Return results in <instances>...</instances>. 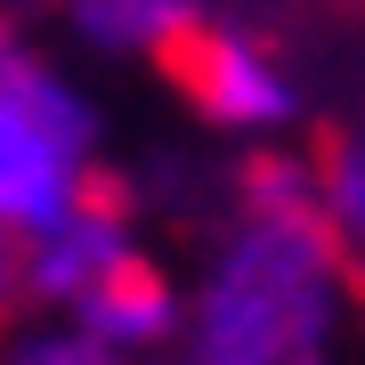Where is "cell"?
Masks as SVG:
<instances>
[{
	"label": "cell",
	"mask_w": 365,
	"mask_h": 365,
	"mask_svg": "<svg viewBox=\"0 0 365 365\" xmlns=\"http://www.w3.org/2000/svg\"><path fill=\"white\" fill-rule=\"evenodd\" d=\"M349 317V252L292 155L244 163V203L187 292L179 365H333Z\"/></svg>",
	"instance_id": "cell-1"
},
{
	"label": "cell",
	"mask_w": 365,
	"mask_h": 365,
	"mask_svg": "<svg viewBox=\"0 0 365 365\" xmlns=\"http://www.w3.org/2000/svg\"><path fill=\"white\" fill-rule=\"evenodd\" d=\"M98 195V106L57 57L0 41V227L25 244Z\"/></svg>",
	"instance_id": "cell-2"
},
{
	"label": "cell",
	"mask_w": 365,
	"mask_h": 365,
	"mask_svg": "<svg viewBox=\"0 0 365 365\" xmlns=\"http://www.w3.org/2000/svg\"><path fill=\"white\" fill-rule=\"evenodd\" d=\"M170 73L195 98V114L227 138H284L300 122V81L276 66V49H260L252 33L211 25V16L170 49Z\"/></svg>",
	"instance_id": "cell-3"
},
{
	"label": "cell",
	"mask_w": 365,
	"mask_h": 365,
	"mask_svg": "<svg viewBox=\"0 0 365 365\" xmlns=\"http://www.w3.org/2000/svg\"><path fill=\"white\" fill-rule=\"evenodd\" d=\"M138 260V227L114 195H81L66 220L25 235V300L33 309H81L114 268Z\"/></svg>",
	"instance_id": "cell-4"
},
{
	"label": "cell",
	"mask_w": 365,
	"mask_h": 365,
	"mask_svg": "<svg viewBox=\"0 0 365 365\" xmlns=\"http://www.w3.org/2000/svg\"><path fill=\"white\" fill-rule=\"evenodd\" d=\"M66 317H81V325H90L98 341H114L122 357H155V349H170V341L187 333V292L138 252L130 268H114V276H106L81 309H66Z\"/></svg>",
	"instance_id": "cell-5"
},
{
	"label": "cell",
	"mask_w": 365,
	"mask_h": 365,
	"mask_svg": "<svg viewBox=\"0 0 365 365\" xmlns=\"http://www.w3.org/2000/svg\"><path fill=\"white\" fill-rule=\"evenodd\" d=\"M66 16H73V33L90 49H106V57H163V66L203 25L195 0H66Z\"/></svg>",
	"instance_id": "cell-6"
},
{
	"label": "cell",
	"mask_w": 365,
	"mask_h": 365,
	"mask_svg": "<svg viewBox=\"0 0 365 365\" xmlns=\"http://www.w3.org/2000/svg\"><path fill=\"white\" fill-rule=\"evenodd\" d=\"M309 179H317V211H325L333 244L349 260H365V130L325 138V155L309 163Z\"/></svg>",
	"instance_id": "cell-7"
},
{
	"label": "cell",
	"mask_w": 365,
	"mask_h": 365,
	"mask_svg": "<svg viewBox=\"0 0 365 365\" xmlns=\"http://www.w3.org/2000/svg\"><path fill=\"white\" fill-rule=\"evenodd\" d=\"M0 365H130L114 341H98L81 317L66 309H41L33 325H9L0 333Z\"/></svg>",
	"instance_id": "cell-8"
},
{
	"label": "cell",
	"mask_w": 365,
	"mask_h": 365,
	"mask_svg": "<svg viewBox=\"0 0 365 365\" xmlns=\"http://www.w3.org/2000/svg\"><path fill=\"white\" fill-rule=\"evenodd\" d=\"M16 309H25V244L0 227V333L16 325Z\"/></svg>",
	"instance_id": "cell-9"
},
{
	"label": "cell",
	"mask_w": 365,
	"mask_h": 365,
	"mask_svg": "<svg viewBox=\"0 0 365 365\" xmlns=\"http://www.w3.org/2000/svg\"><path fill=\"white\" fill-rule=\"evenodd\" d=\"M0 41H9V33H0Z\"/></svg>",
	"instance_id": "cell-10"
}]
</instances>
